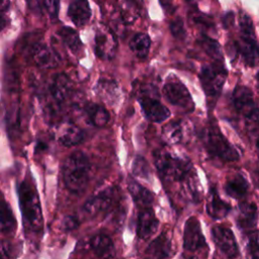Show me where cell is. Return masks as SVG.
<instances>
[{"label":"cell","mask_w":259,"mask_h":259,"mask_svg":"<svg viewBox=\"0 0 259 259\" xmlns=\"http://www.w3.org/2000/svg\"><path fill=\"white\" fill-rule=\"evenodd\" d=\"M55 137L65 147H73L80 144L84 139L83 131L72 121L62 120L55 127Z\"/></svg>","instance_id":"obj_13"},{"label":"cell","mask_w":259,"mask_h":259,"mask_svg":"<svg viewBox=\"0 0 259 259\" xmlns=\"http://www.w3.org/2000/svg\"><path fill=\"white\" fill-rule=\"evenodd\" d=\"M257 206L254 202L242 201L239 203V214L237 217L238 227L242 230H252L257 223Z\"/></svg>","instance_id":"obj_23"},{"label":"cell","mask_w":259,"mask_h":259,"mask_svg":"<svg viewBox=\"0 0 259 259\" xmlns=\"http://www.w3.org/2000/svg\"><path fill=\"white\" fill-rule=\"evenodd\" d=\"M49 92L54 104L61 107L69 100L73 93L71 79L65 73L55 75L49 86Z\"/></svg>","instance_id":"obj_11"},{"label":"cell","mask_w":259,"mask_h":259,"mask_svg":"<svg viewBox=\"0 0 259 259\" xmlns=\"http://www.w3.org/2000/svg\"><path fill=\"white\" fill-rule=\"evenodd\" d=\"M200 140L207 154L224 162L237 161L240 158L235 147L225 138L221 131L213 124L207 125L200 134Z\"/></svg>","instance_id":"obj_4"},{"label":"cell","mask_w":259,"mask_h":259,"mask_svg":"<svg viewBox=\"0 0 259 259\" xmlns=\"http://www.w3.org/2000/svg\"><path fill=\"white\" fill-rule=\"evenodd\" d=\"M68 17L78 27L86 25L91 18V9L87 0H73L67 10Z\"/></svg>","instance_id":"obj_19"},{"label":"cell","mask_w":259,"mask_h":259,"mask_svg":"<svg viewBox=\"0 0 259 259\" xmlns=\"http://www.w3.org/2000/svg\"><path fill=\"white\" fill-rule=\"evenodd\" d=\"M12 246L7 241H0V259H11Z\"/></svg>","instance_id":"obj_37"},{"label":"cell","mask_w":259,"mask_h":259,"mask_svg":"<svg viewBox=\"0 0 259 259\" xmlns=\"http://www.w3.org/2000/svg\"><path fill=\"white\" fill-rule=\"evenodd\" d=\"M256 151H257V155L259 158V138L257 139V142H256Z\"/></svg>","instance_id":"obj_43"},{"label":"cell","mask_w":259,"mask_h":259,"mask_svg":"<svg viewBox=\"0 0 259 259\" xmlns=\"http://www.w3.org/2000/svg\"><path fill=\"white\" fill-rule=\"evenodd\" d=\"M186 259H196L195 257H188V258H186Z\"/></svg>","instance_id":"obj_44"},{"label":"cell","mask_w":259,"mask_h":259,"mask_svg":"<svg viewBox=\"0 0 259 259\" xmlns=\"http://www.w3.org/2000/svg\"><path fill=\"white\" fill-rule=\"evenodd\" d=\"M10 6V0H0V14H6Z\"/></svg>","instance_id":"obj_41"},{"label":"cell","mask_w":259,"mask_h":259,"mask_svg":"<svg viewBox=\"0 0 259 259\" xmlns=\"http://www.w3.org/2000/svg\"><path fill=\"white\" fill-rule=\"evenodd\" d=\"M90 246L94 254L101 259H111L115 256V247L111 238L104 234H98L91 238Z\"/></svg>","instance_id":"obj_22"},{"label":"cell","mask_w":259,"mask_h":259,"mask_svg":"<svg viewBox=\"0 0 259 259\" xmlns=\"http://www.w3.org/2000/svg\"><path fill=\"white\" fill-rule=\"evenodd\" d=\"M130 49L139 59H146L150 52L151 39L147 33H136L130 40Z\"/></svg>","instance_id":"obj_27"},{"label":"cell","mask_w":259,"mask_h":259,"mask_svg":"<svg viewBox=\"0 0 259 259\" xmlns=\"http://www.w3.org/2000/svg\"><path fill=\"white\" fill-rule=\"evenodd\" d=\"M117 49V39L112 30L105 25H99L95 30L94 51L96 56L103 60L109 61L114 58Z\"/></svg>","instance_id":"obj_9"},{"label":"cell","mask_w":259,"mask_h":259,"mask_svg":"<svg viewBox=\"0 0 259 259\" xmlns=\"http://www.w3.org/2000/svg\"><path fill=\"white\" fill-rule=\"evenodd\" d=\"M190 16H191V20L199 27H203L206 29H211L214 27L212 18L207 14L201 13L200 11H194V12H191Z\"/></svg>","instance_id":"obj_33"},{"label":"cell","mask_w":259,"mask_h":259,"mask_svg":"<svg viewBox=\"0 0 259 259\" xmlns=\"http://www.w3.org/2000/svg\"><path fill=\"white\" fill-rule=\"evenodd\" d=\"M232 100L237 111L243 116L249 131H259V106L252 91L243 85H237L232 94Z\"/></svg>","instance_id":"obj_6"},{"label":"cell","mask_w":259,"mask_h":259,"mask_svg":"<svg viewBox=\"0 0 259 259\" xmlns=\"http://www.w3.org/2000/svg\"><path fill=\"white\" fill-rule=\"evenodd\" d=\"M90 162L81 151L72 153L64 162L63 178L66 187L74 193L83 191L89 181Z\"/></svg>","instance_id":"obj_1"},{"label":"cell","mask_w":259,"mask_h":259,"mask_svg":"<svg viewBox=\"0 0 259 259\" xmlns=\"http://www.w3.org/2000/svg\"><path fill=\"white\" fill-rule=\"evenodd\" d=\"M30 56L32 62L38 68L51 69L58 65V57L56 53L45 42L37 41L33 44L30 51Z\"/></svg>","instance_id":"obj_17"},{"label":"cell","mask_w":259,"mask_h":259,"mask_svg":"<svg viewBox=\"0 0 259 259\" xmlns=\"http://www.w3.org/2000/svg\"><path fill=\"white\" fill-rule=\"evenodd\" d=\"M42 8L49 14L52 19L58 17L59 14V7H60V0H40Z\"/></svg>","instance_id":"obj_35"},{"label":"cell","mask_w":259,"mask_h":259,"mask_svg":"<svg viewBox=\"0 0 259 259\" xmlns=\"http://www.w3.org/2000/svg\"><path fill=\"white\" fill-rule=\"evenodd\" d=\"M139 103L145 116L150 121L162 122L170 116L169 109L154 96L142 95L139 98Z\"/></svg>","instance_id":"obj_14"},{"label":"cell","mask_w":259,"mask_h":259,"mask_svg":"<svg viewBox=\"0 0 259 259\" xmlns=\"http://www.w3.org/2000/svg\"><path fill=\"white\" fill-rule=\"evenodd\" d=\"M206 212L213 220H222L226 218L232 209L230 203L221 198L215 187H210L206 200Z\"/></svg>","instance_id":"obj_18"},{"label":"cell","mask_w":259,"mask_h":259,"mask_svg":"<svg viewBox=\"0 0 259 259\" xmlns=\"http://www.w3.org/2000/svg\"><path fill=\"white\" fill-rule=\"evenodd\" d=\"M240 36L234 42L237 53L241 55L246 65L256 67L259 65V45L256 40V34L251 17L244 13H240L239 17Z\"/></svg>","instance_id":"obj_3"},{"label":"cell","mask_w":259,"mask_h":259,"mask_svg":"<svg viewBox=\"0 0 259 259\" xmlns=\"http://www.w3.org/2000/svg\"><path fill=\"white\" fill-rule=\"evenodd\" d=\"M255 80H256V85H257V88L259 90V72L256 74L255 76Z\"/></svg>","instance_id":"obj_42"},{"label":"cell","mask_w":259,"mask_h":259,"mask_svg":"<svg viewBox=\"0 0 259 259\" xmlns=\"http://www.w3.org/2000/svg\"><path fill=\"white\" fill-rule=\"evenodd\" d=\"M28 8L33 12V13H40L41 12V2L40 0H26Z\"/></svg>","instance_id":"obj_39"},{"label":"cell","mask_w":259,"mask_h":259,"mask_svg":"<svg viewBox=\"0 0 259 259\" xmlns=\"http://www.w3.org/2000/svg\"><path fill=\"white\" fill-rule=\"evenodd\" d=\"M163 93L165 98L174 106L185 112H191L194 109L192 97L185 85L175 75H169L164 86Z\"/></svg>","instance_id":"obj_7"},{"label":"cell","mask_w":259,"mask_h":259,"mask_svg":"<svg viewBox=\"0 0 259 259\" xmlns=\"http://www.w3.org/2000/svg\"><path fill=\"white\" fill-rule=\"evenodd\" d=\"M205 246V238L202 234L199 221L195 217L188 218L183 229L184 249L187 251H196Z\"/></svg>","instance_id":"obj_12"},{"label":"cell","mask_w":259,"mask_h":259,"mask_svg":"<svg viewBox=\"0 0 259 259\" xmlns=\"http://www.w3.org/2000/svg\"><path fill=\"white\" fill-rule=\"evenodd\" d=\"M171 240L166 233H162L154 239L146 250L148 259H168L171 254Z\"/></svg>","instance_id":"obj_20"},{"label":"cell","mask_w":259,"mask_h":259,"mask_svg":"<svg viewBox=\"0 0 259 259\" xmlns=\"http://www.w3.org/2000/svg\"><path fill=\"white\" fill-rule=\"evenodd\" d=\"M211 237L217 248L227 259H239L240 252L233 231L224 226H213Z\"/></svg>","instance_id":"obj_10"},{"label":"cell","mask_w":259,"mask_h":259,"mask_svg":"<svg viewBox=\"0 0 259 259\" xmlns=\"http://www.w3.org/2000/svg\"><path fill=\"white\" fill-rule=\"evenodd\" d=\"M19 205L26 229L38 232L42 228V214L38 195L34 187L26 180L18 186Z\"/></svg>","instance_id":"obj_2"},{"label":"cell","mask_w":259,"mask_h":259,"mask_svg":"<svg viewBox=\"0 0 259 259\" xmlns=\"http://www.w3.org/2000/svg\"><path fill=\"white\" fill-rule=\"evenodd\" d=\"M58 34L62 41L65 44V46L74 54H77L80 52L82 48V41L79 37L78 32L69 26H62L58 30Z\"/></svg>","instance_id":"obj_29"},{"label":"cell","mask_w":259,"mask_h":259,"mask_svg":"<svg viewBox=\"0 0 259 259\" xmlns=\"http://www.w3.org/2000/svg\"><path fill=\"white\" fill-rule=\"evenodd\" d=\"M84 110L88 116L89 121L97 127H103L105 126L110 118L109 112L107 111V109L97 103H93V102H89L85 105Z\"/></svg>","instance_id":"obj_26"},{"label":"cell","mask_w":259,"mask_h":259,"mask_svg":"<svg viewBox=\"0 0 259 259\" xmlns=\"http://www.w3.org/2000/svg\"><path fill=\"white\" fill-rule=\"evenodd\" d=\"M248 188V181L242 174L239 173L230 177L225 184L226 193L235 199L243 198L246 195Z\"/></svg>","instance_id":"obj_25"},{"label":"cell","mask_w":259,"mask_h":259,"mask_svg":"<svg viewBox=\"0 0 259 259\" xmlns=\"http://www.w3.org/2000/svg\"><path fill=\"white\" fill-rule=\"evenodd\" d=\"M170 30L174 37L176 38H184L185 36V28L183 20L180 17L174 18L170 23Z\"/></svg>","instance_id":"obj_36"},{"label":"cell","mask_w":259,"mask_h":259,"mask_svg":"<svg viewBox=\"0 0 259 259\" xmlns=\"http://www.w3.org/2000/svg\"><path fill=\"white\" fill-rule=\"evenodd\" d=\"M64 226H65V229L67 230H73L78 227V221L74 217H67L64 220Z\"/></svg>","instance_id":"obj_40"},{"label":"cell","mask_w":259,"mask_h":259,"mask_svg":"<svg viewBox=\"0 0 259 259\" xmlns=\"http://www.w3.org/2000/svg\"><path fill=\"white\" fill-rule=\"evenodd\" d=\"M199 46L202 48V50L217 63H222L224 61L222 49L219 45V42L215 39L210 38L207 35H201L200 39L198 40Z\"/></svg>","instance_id":"obj_31"},{"label":"cell","mask_w":259,"mask_h":259,"mask_svg":"<svg viewBox=\"0 0 259 259\" xmlns=\"http://www.w3.org/2000/svg\"><path fill=\"white\" fill-rule=\"evenodd\" d=\"M127 190L134 202L142 208L151 207L154 201V194L132 177L127 178Z\"/></svg>","instance_id":"obj_21"},{"label":"cell","mask_w":259,"mask_h":259,"mask_svg":"<svg viewBox=\"0 0 259 259\" xmlns=\"http://www.w3.org/2000/svg\"><path fill=\"white\" fill-rule=\"evenodd\" d=\"M227 71L222 63H212L203 66L199 73L200 83L208 97L218 96L226 81Z\"/></svg>","instance_id":"obj_8"},{"label":"cell","mask_w":259,"mask_h":259,"mask_svg":"<svg viewBox=\"0 0 259 259\" xmlns=\"http://www.w3.org/2000/svg\"><path fill=\"white\" fill-rule=\"evenodd\" d=\"M186 1H190V0H186Z\"/></svg>","instance_id":"obj_46"},{"label":"cell","mask_w":259,"mask_h":259,"mask_svg":"<svg viewBox=\"0 0 259 259\" xmlns=\"http://www.w3.org/2000/svg\"><path fill=\"white\" fill-rule=\"evenodd\" d=\"M234 20H235V15H234V13L232 11L227 12L222 17V23H223L225 28H229L230 26H232L233 23H234Z\"/></svg>","instance_id":"obj_38"},{"label":"cell","mask_w":259,"mask_h":259,"mask_svg":"<svg viewBox=\"0 0 259 259\" xmlns=\"http://www.w3.org/2000/svg\"><path fill=\"white\" fill-rule=\"evenodd\" d=\"M124 1H134V2H137V0H124Z\"/></svg>","instance_id":"obj_45"},{"label":"cell","mask_w":259,"mask_h":259,"mask_svg":"<svg viewBox=\"0 0 259 259\" xmlns=\"http://www.w3.org/2000/svg\"><path fill=\"white\" fill-rule=\"evenodd\" d=\"M115 194L114 187H106L92 195L84 204V211L89 215H96L106 210L112 203Z\"/></svg>","instance_id":"obj_15"},{"label":"cell","mask_w":259,"mask_h":259,"mask_svg":"<svg viewBox=\"0 0 259 259\" xmlns=\"http://www.w3.org/2000/svg\"><path fill=\"white\" fill-rule=\"evenodd\" d=\"M94 91L99 99L110 105L114 104L118 98V86L111 79H99L94 87Z\"/></svg>","instance_id":"obj_24"},{"label":"cell","mask_w":259,"mask_h":259,"mask_svg":"<svg viewBox=\"0 0 259 259\" xmlns=\"http://www.w3.org/2000/svg\"><path fill=\"white\" fill-rule=\"evenodd\" d=\"M248 249L251 259H259V233L249 232L248 234Z\"/></svg>","instance_id":"obj_34"},{"label":"cell","mask_w":259,"mask_h":259,"mask_svg":"<svg viewBox=\"0 0 259 259\" xmlns=\"http://www.w3.org/2000/svg\"><path fill=\"white\" fill-rule=\"evenodd\" d=\"M159 221L152 207H145L139 212L137 235L142 240H148L158 230Z\"/></svg>","instance_id":"obj_16"},{"label":"cell","mask_w":259,"mask_h":259,"mask_svg":"<svg viewBox=\"0 0 259 259\" xmlns=\"http://www.w3.org/2000/svg\"><path fill=\"white\" fill-rule=\"evenodd\" d=\"M154 164L164 179L182 181L192 174V164L188 159L177 157L167 151H158L154 155Z\"/></svg>","instance_id":"obj_5"},{"label":"cell","mask_w":259,"mask_h":259,"mask_svg":"<svg viewBox=\"0 0 259 259\" xmlns=\"http://www.w3.org/2000/svg\"><path fill=\"white\" fill-rule=\"evenodd\" d=\"M16 228L12 209L0 192V229L4 233H11Z\"/></svg>","instance_id":"obj_28"},{"label":"cell","mask_w":259,"mask_h":259,"mask_svg":"<svg viewBox=\"0 0 259 259\" xmlns=\"http://www.w3.org/2000/svg\"><path fill=\"white\" fill-rule=\"evenodd\" d=\"M183 137V126L181 121H171L162 130V138L169 145H176Z\"/></svg>","instance_id":"obj_30"},{"label":"cell","mask_w":259,"mask_h":259,"mask_svg":"<svg viewBox=\"0 0 259 259\" xmlns=\"http://www.w3.org/2000/svg\"><path fill=\"white\" fill-rule=\"evenodd\" d=\"M133 174L136 177L145 179V180H149L150 176H151V169L149 166V163L147 162V160L142 157V156H136V158L134 159L133 162Z\"/></svg>","instance_id":"obj_32"}]
</instances>
